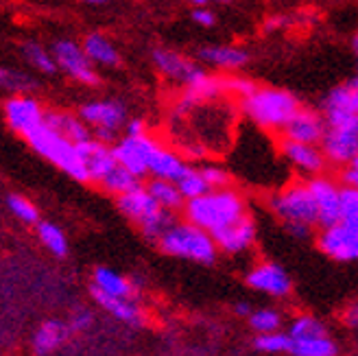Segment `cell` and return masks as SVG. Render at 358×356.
Instances as JSON below:
<instances>
[{
	"label": "cell",
	"instance_id": "obj_2",
	"mask_svg": "<svg viewBox=\"0 0 358 356\" xmlns=\"http://www.w3.org/2000/svg\"><path fill=\"white\" fill-rule=\"evenodd\" d=\"M243 114L252 120L256 127L264 131H280L289 124V120L301 110L295 94L282 87H258V90L241 101Z\"/></svg>",
	"mask_w": 358,
	"mask_h": 356
},
{
	"label": "cell",
	"instance_id": "obj_40",
	"mask_svg": "<svg viewBox=\"0 0 358 356\" xmlns=\"http://www.w3.org/2000/svg\"><path fill=\"white\" fill-rule=\"evenodd\" d=\"M341 223L358 229V190L343 186V217Z\"/></svg>",
	"mask_w": 358,
	"mask_h": 356
},
{
	"label": "cell",
	"instance_id": "obj_24",
	"mask_svg": "<svg viewBox=\"0 0 358 356\" xmlns=\"http://www.w3.org/2000/svg\"><path fill=\"white\" fill-rule=\"evenodd\" d=\"M196 57H199L201 64L212 68L238 70L249 62V52L231 44H208L196 50Z\"/></svg>",
	"mask_w": 358,
	"mask_h": 356
},
{
	"label": "cell",
	"instance_id": "obj_28",
	"mask_svg": "<svg viewBox=\"0 0 358 356\" xmlns=\"http://www.w3.org/2000/svg\"><path fill=\"white\" fill-rule=\"evenodd\" d=\"M147 190L151 192V197L157 201V206L166 210V212H179L186 208V199L182 190H179V186L175 182H164V180H151L147 182Z\"/></svg>",
	"mask_w": 358,
	"mask_h": 356
},
{
	"label": "cell",
	"instance_id": "obj_39",
	"mask_svg": "<svg viewBox=\"0 0 358 356\" xmlns=\"http://www.w3.org/2000/svg\"><path fill=\"white\" fill-rule=\"evenodd\" d=\"M201 175H203V180L206 184L210 186V190H221V188H229V182H231V177H229V171L221 164H203L199 166Z\"/></svg>",
	"mask_w": 358,
	"mask_h": 356
},
{
	"label": "cell",
	"instance_id": "obj_11",
	"mask_svg": "<svg viewBox=\"0 0 358 356\" xmlns=\"http://www.w3.org/2000/svg\"><path fill=\"white\" fill-rule=\"evenodd\" d=\"M157 145L159 140L145 134V136H122L112 149L116 155V162L122 169H127L131 175H136L138 180H142V177L149 175V157Z\"/></svg>",
	"mask_w": 358,
	"mask_h": 356
},
{
	"label": "cell",
	"instance_id": "obj_17",
	"mask_svg": "<svg viewBox=\"0 0 358 356\" xmlns=\"http://www.w3.org/2000/svg\"><path fill=\"white\" fill-rule=\"evenodd\" d=\"M328 122L321 112H315L310 108H301L291 120L289 124L282 129V138L284 140H293V142H301V145H315L321 147V140L326 136Z\"/></svg>",
	"mask_w": 358,
	"mask_h": 356
},
{
	"label": "cell",
	"instance_id": "obj_10",
	"mask_svg": "<svg viewBox=\"0 0 358 356\" xmlns=\"http://www.w3.org/2000/svg\"><path fill=\"white\" fill-rule=\"evenodd\" d=\"M3 112L7 127L24 140L38 131L46 120V110L33 97H9L3 103Z\"/></svg>",
	"mask_w": 358,
	"mask_h": 356
},
{
	"label": "cell",
	"instance_id": "obj_12",
	"mask_svg": "<svg viewBox=\"0 0 358 356\" xmlns=\"http://www.w3.org/2000/svg\"><path fill=\"white\" fill-rule=\"evenodd\" d=\"M79 118L87 124L90 131H116L127 124V108L116 99H99L87 101L79 108Z\"/></svg>",
	"mask_w": 358,
	"mask_h": 356
},
{
	"label": "cell",
	"instance_id": "obj_5",
	"mask_svg": "<svg viewBox=\"0 0 358 356\" xmlns=\"http://www.w3.org/2000/svg\"><path fill=\"white\" fill-rule=\"evenodd\" d=\"M27 142L40 157L48 159L52 166L64 171L68 177H73L75 182H81V184L90 182L79 147L75 142H70L68 138H64L62 134H57L55 129H50L48 124H42L38 131H33L27 138Z\"/></svg>",
	"mask_w": 358,
	"mask_h": 356
},
{
	"label": "cell",
	"instance_id": "obj_8",
	"mask_svg": "<svg viewBox=\"0 0 358 356\" xmlns=\"http://www.w3.org/2000/svg\"><path fill=\"white\" fill-rule=\"evenodd\" d=\"M308 188L313 192V199L317 206V215H319V227L326 229L332 225L341 223L343 217V186L338 184L332 177L317 175L313 180H306Z\"/></svg>",
	"mask_w": 358,
	"mask_h": 356
},
{
	"label": "cell",
	"instance_id": "obj_13",
	"mask_svg": "<svg viewBox=\"0 0 358 356\" xmlns=\"http://www.w3.org/2000/svg\"><path fill=\"white\" fill-rule=\"evenodd\" d=\"M280 155L286 159V164L297 171V175L313 180L317 175H324L326 166L330 164L326 153L321 147L315 145H301V142L293 140H280Z\"/></svg>",
	"mask_w": 358,
	"mask_h": 356
},
{
	"label": "cell",
	"instance_id": "obj_48",
	"mask_svg": "<svg viewBox=\"0 0 358 356\" xmlns=\"http://www.w3.org/2000/svg\"><path fill=\"white\" fill-rule=\"evenodd\" d=\"M345 322L354 328H358V304H354L348 313H345Z\"/></svg>",
	"mask_w": 358,
	"mask_h": 356
},
{
	"label": "cell",
	"instance_id": "obj_7",
	"mask_svg": "<svg viewBox=\"0 0 358 356\" xmlns=\"http://www.w3.org/2000/svg\"><path fill=\"white\" fill-rule=\"evenodd\" d=\"M321 151L326 153L332 166L345 169L358 157V116L328 124L321 140Z\"/></svg>",
	"mask_w": 358,
	"mask_h": 356
},
{
	"label": "cell",
	"instance_id": "obj_21",
	"mask_svg": "<svg viewBox=\"0 0 358 356\" xmlns=\"http://www.w3.org/2000/svg\"><path fill=\"white\" fill-rule=\"evenodd\" d=\"M188 169H190V164H186V159L177 151L164 147L162 142L153 149V153L149 157V177L151 180H164V182L177 184Z\"/></svg>",
	"mask_w": 358,
	"mask_h": 356
},
{
	"label": "cell",
	"instance_id": "obj_37",
	"mask_svg": "<svg viewBox=\"0 0 358 356\" xmlns=\"http://www.w3.org/2000/svg\"><path fill=\"white\" fill-rule=\"evenodd\" d=\"M291 343L293 339L289 336V332H271V334H256L254 339V348L262 354H289L291 352Z\"/></svg>",
	"mask_w": 358,
	"mask_h": 356
},
{
	"label": "cell",
	"instance_id": "obj_20",
	"mask_svg": "<svg viewBox=\"0 0 358 356\" xmlns=\"http://www.w3.org/2000/svg\"><path fill=\"white\" fill-rule=\"evenodd\" d=\"M256 236H258L256 221L247 215L238 223L225 227L219 234H214L212 238H214V243H217L219 252H223L227 256H236V254L247 252V249L256 243Z\"/></svg>",
	"mask_w": 358,
	"mask_h": 356
},
{
	"label": "cell",
	"instance_id": "obj_29",
	"mask_svg": "<svg viewBox=\"0 0 358 356\" xmlns=\"http://www.w3.org/2000/svg\"><path fill=\"white\" fill-rule=\"evenodd\" d=\"M20 55L31 68H35L42 75H55L59 70L55 57H52V50L44 48L40 42H35V40H24L20 44Z\"/></svg>",
	"mask_w": 358,
	"mask_h": 356
},
{
	"label": "cell",
	"instance_id": "obj_52",
	"mask_svg": "<svg viewBox=\"0 0 358 356\" xmlns=\"http://www.w3.org/2000/svg\"><path fill=\"white\" fill-rule=\"evenodd\" d=\"M83 3H92V5H101V3H107V0H83Z\"/></svg>",
	"mask_w": 358,
	"mask_h": 356
},
{
	"label": "cell",
	"instance_id": "obj_53",
	"mask_svg": "<svg viewBox=\"0 0 358 356\" xmlns=\"http://www.w3.org/2000/svg\"><path fill=\"white\" fill-rule=\"evenodd\" d=\"M217 3H223V5H227V3H231V0H217Z\"/></svg>",
	"mask_w": 358,
	"mask_h": 356
},
{
	"label": "cell",
	"instance_id": "obj_22",
	"mask_svg": "<svg viewBox=\"0 0 358 356\" xmlns=\"http://www.w3.org/2000/svg\"><path fill=\"white\" fill-rule=\"evenodd\" d=\"M70 334L73 332L68 328V322H62V319H46V322H42L31 334V350L35 356H48L52 352H57L70 339Z\"/></svg>",
	"mask_w": 358,
	"mask_h": 356
},
{
	"label": "cell",
	"instance_id": "obj_46",
	"mask_svg": "<svg viewBox=\"0 0 358 356\" xmlns=\"http://www.w3.org/2000/svg\"><path fill=\"white\" fill-rule=\"evenodd\" d=\"M286 24H291V17H286V15H268L266 20H264V31H278Z\"/></svg>",
	"mask_w": 358,
	"mask_h": 356
},
{
	"label": "cell",
	"instance_id": "obj_34",
	"mask_svg": "<svg viewBox=\"0 0 358 356\" xmlns=\"http://www.w3.org/2000/svg\"><path fill=\"white\" fill-rule=\"evenodd\" d=\"M7 210H9V215L15 219V221H20L22 225H38L42 219H40V210L38 206H35L31 199H27L24 194H7Z\"/></svg>",
	"mask_w": 358,
	"mask_h": 356
},
{
	"label": "cell",
	"instance_id": "obj_26",
	"mask_svg": "<svg viewBox=\"0 0 358 356\" xmlns=\"http://www.w3.org/2000/svg\"><path fill=\"white\" fill-rule=\"evenodd\" d=\"M44 124H48L50 129H55L57 134H62L70 142H75V145H81V142L92 138V131H90L87 124L79 118V114H73V112L46 110Z\"/></svg>",
	"mask_w": 358,
	"mask_h": 356
},
{
	"label": "cell",
	"instance_id": "obj_3",
	"mask_svg": "<svg viewBox=\"0 0 358 356\" xmlns=\"http://www.w3.org/2000/svg\"><path fill=\"white\" fill-rule=\"evenodd\" d=\"M116 206L120 210V215L127 217L131 223H136L140 227L142 236L153 243H159V238H162L175 223L173 212L159 208L157 201L151 197V192L147 190V186H142V184L134 188L131 192L116 197Z\"/></svg>",
	"mask_w": 358,
	"mask_h": 356
},
{
	"label": "cell",
	"instance_id": "obj_42",
	"mask_svg": "<svg viewBox=\"0 0 358 356\" xmlns=\"http://www.w3.org/2000/svg\"><path fill=\"white\" fill-rule=\"evenodd\" d=\"M258 90V85L252 79H245V77H225V92L227 94H234L241 101L252 97Z\"/></svg>",
	"mask_w": 358,
	"mask_h": 356
},
{
	"label": "cell",
	"instance_id": "obj_4",
	"mask_svg": "<svg viewBox=\"0 0 358 356\" xmlns=\"http://www.w3.org/2000/svg\"><path fill=\"white\" fill-rule=\"evenodd\" d=\"M268 210L273 212L284 225L289 227H319V215L313 199V192L308 188L306 180H295L284 184L278 192L268 197Z\"/></svg>",
	"mask_w": 358,
	"mask_h": 356
},
{
	"label": "cell",
	"instance_id": "obj_41",
	"mask_svg": "<svg viewBox=\"0 0 358 356\" xmlns=\"http://www.w3.org/2000/svg\"><path fill=\"white\" fill-rule=\"evenodd\" d=\"M92 324H94V313L90 311V308H85V306L75 308L73 313H70V317H68V328H70V332H73V334L87 332L90 328H92Z\"/></svg>",
	"mask_w": 358,
	"mask_h": 356
},
{
	"label": "cell",
	"instance_id": "obj_38",
	"mask_svg": "<svg viewBox=\"0 0 358 356\" xmlns=\"http://www.w3.org/2000/svg\"><path fill=\"white\" fill-rule=\"evenodd\" d=\"M177 186H179V190H182V194H184V199H186V201L199 199V197H203L206 192H210V186L206 184L201 171H199V169H194V166H190V169L184 173V177L177 182Z\"/></svg>",
	"mask_w": 358,
	"mask_h": 356
},
{
	"label": "cell",
	"instance_id": "obj_27",
	"mask_svg": "<svg viewBox=\"0 0 358 356\" xmlns=\"http://www.w3.org/2000/svg\"><path fill=\"white\" fill-rule=\"evenodd\" d=\"M81 46H83L85 55L90 57L92 64L107 66V68H114L120 64V55H118L116 46L101 33H87L81 42Z\"/></svg>",
	"mask_w": 358,
	"mask_h": 356
},
{
	"label": "cell",
	"instance_id": "obj_15",
	"mask_svg": "<svg viewBox=\"0 0 358 356\" xmlns=\"http://www.w3.org/2000/svg\"><path fill=\"white\" fill-rule=\"evenodd\" d=\"M317 247L336 262H354L358 260V229L345 223L326 227L317 234Z\"/></svg>",
	"mask_w": 358,
	"mask_h": 356
},
{
	"label": "cell",
	"instance_id": "obj_23",
	"mask_svg": "<svg viewBox=\"0 0 358 356\" xmlns=\"http://www.w3.org/2000/svg\"><path fill=\"white\" fill-rule=\"evenodd\" d=\"M90 295H92L94 304L105 311L107 315H112L114 319H118L120 324L124 326H142V319H145V315H142L140 306L136 304V299H124V297H112V295H105V293H99L94 289H90Z\"/></svg>",
	"mask_w": 358,
	"mask_h": 356
},
{
	"label": "cell",
	"instance_id": "obj_16",
	"mask_svg": "<svg viewBox=\"0 0 358 356\" xmlns=\"http://www.w3.org/2000/svg\"><path fill=\"white\" fill-rule=\"evenodd\" d=\"M151 59H153V66L157 68L159 75L182 83L184 87L206 75V70L199 64L188 59L186 55H182V52L171 50V48H153Z\"/></svg>",
	"mask_w": 358,
	"mask_h": 356
},
{
	"label": "cell",
	"instance_id": "obj_30",
	"mask_svg": "<svg viewBox=\"0 0 358 356\" xmlns=\"http://www.w3.org/2000/svg\"><path fill=\"white\" fill-rule=\"evenodd\" d=\"M0 85H3V90L9 92L11 97H31L33 90H38V81L31 75L15 68H7V66L0 68Z\"/></svg>",
	"mask_w": 358,
	"mask_h": 356
},
{
	"label": "cell",
	"instance_id": "obj_33",
	"mask_svg": "<svg viewBox=\"0 0 358 356\" xmlns=\"http://www.w3.org/2000/svg\"><path fill=\"white\" fill-rule=\"evenodd\" d=\"M291 356H336L338 346L332 336H321V339H293Z\"/></svg>",
	"mask_w": 358,
	"mask_h": 356
},
{
	"label": "cell",
	"instance_id": "obj_19",
	"mask_svg": "<svg viewBox=\"0 0 358 356\" xmlns=\"http://www.w3.org/2000/svg\"><path fill=\"white\" fill-rule=\"evenodd\" d=\"M79 147V153L83 157V164H85V171H87V177H90V182H94V184H101L107 175H110L118 162H116V155H114V149L112 147H107L103 145V142L94 140V138H90L85 142H81Z\"/></svg>",
	"mask_w": 358,
	"mask_h": 356
},
{
	"label": "cell",
	"instance_id": "obj_50",
	"mask_svg": "<svg viewBox=\"0 0 358 356\" xmlns=\"http://www.w3.org/2000/svg\"><path fill=\"white\" fill-rule=\"evenodd\" d=\"M188 3H192L194 9H196V7H206V5H208V0H188Z\"/></svg>",
	"mask_w": 358,
	"mask_h": 356
},
{
	"label": "cell",
	"instance_id": "obj_32",
	"mask_svg": "<svg viewBox=\"0 0 358 356\" xmlns=\"http://www.w3.org/2000/svg\"><path fill=\"white\" fill-rule=\"evenodd\" d=\"M291 339H321V336H330L328 326L315 315H297L289 326Z\"/></svg>",
	"mask_w": 358,
	"mask_h": 356
},
{
	"label": "cell",
	"instance_id": "obj_14",
	"mask_svg": "<svg viewBox=\"0 0 358 356\" xmlns=\"http://www.w3.org/2000/svg\"><path fill=\"white\" fill-rule=\"evenodd\" d=\"M245 282L252 291L268 295V297H278V299L291 295L293 291V282H291V276L286 273V269H282L280 264L268 262V260L254 264L252 269L245 273Z\"/></svg>",
	"mask_w": 358,
	"mask_h": 356
},
{
	"label": "cell",
	"instance_id": "obj_44",
	"mask_svg": "<svg viewBox=\"0 0 358 356\" xmlns=\"http://www.w3.org/2000/svg\"><path fill=\"white\" fill-rule=\"evenodd\" d=\"M192 20L199 24V27H214V22H217V15H214L210 9L206 7H196L192 11Z\"/></svg>",
	"mask_w": 358,
	"mask_h": 356
},
{
	"label": "cell",
	"instance_id": "obj_49",
	"mask_svg": "<svg viewBox=\"0 0 358 356\" xmlns=\"http://www.w3.org/2000/svg\"><path fill=\"white\" fill-rule=\"evenodd\" d=\"M352 52H354L356 64H358V31L354 33V38H352Z\"/></svg>",
	"mask_w": 358,
	"mask_h": 356
},
{
	"label": "cell",
	"instance_id": "obj_25",
	"mask_svg": "<svg viewBox=\"0 0 358 356\" xmlns=\"http://www.w3.org/2000/svg\"><path fill=\"white\" fill-rule=\"evenodd\" d=\"M92 289L112 297H124L134 299V295L140 291V284L134 278H124L110 266H96L92 273Z\"/></svg>",
	"mask_w": 358,
	"mask_h": 356
},
{
	"label": "cell",
	"instance_id": "obj_43",
	"mask_svg": "<svg viewBox=\"0 0 358 356\" xmlns=\"http://www.w3.org/2000/svg\"><path fill=\"white\" fill-rule=\"evenodd\" d=\"M341 182H343V186L356 188V190H358V157L354 159V162H352L350 166H345V169L341 171Z\"/></svg>",
	"mask_w": 358,
	"mask_h": 356
},
{
	"label": "cell",
	"instance_id": "obj_51",
	"mask_svg": "<svg viewBox=\"0 0 358 356\" xmlns=\"http://www.w3.org/2000/svg\"><path fill=\"white\" fill-rule=\"evenodd\" d=\"M348 81H350L352 85H356V87H358V66H356V73H354V77H352V79H348Z\"/></svg>",
	"mask_w": 358,
	"mask_h": 356
},
{
	"label": "cell",
	"instance_id": "obj_47",
	"mask_svg": "<svg viewBox=\"0 0 358 356\" xmlns=\"http://www.w3.org/2000/svg\"><path fill=\"white\" fill-rule=\"evenodd\" d=\"M254 311L256 308H252V304H249V301H238V304H234V315L236 317H243V319H249Z\"/></svg>",
	"mask_w": 358,
	"mask_h": 356
},
{
	"label": "cell",
	"instance_id": "obj_35",
	"mask_svg": "<svg viewBox=\"0 0 358 356\" xmlns=\"http://www.w3.org/2000/svg\"><path fill=\"white\" fill-rule=\"evenodd\" d=\"M105 192H110V194H114V197H120V194H127V192H131L134 188H138L140 186V180L136 175H131L127 169H122L120 164L105 177V180L99 184Z\"/></svg>",
	"mask_w": 358,
	"mask_h": 356
},
{
	"label": "cell",
	"instance_id": "obj_18",
	"mask_svg": "<svg viewBox=\"0 0 358 356\" xmlns=\"http://www.w3.org/2000/svg\"><path fill=\"white\" fill-rule=\"evenodd\" d=\"M321 114H324L326 122H341L348 118L358 116V87L350 81L332 87V90L321 101Z\"/></svg>",
	"mask_w": 358,
	"mask_h": 356
},
{
	"label": "cell",
	"instance_id": "obj_1",
	"mask_svg": "<svg viewBox=\"0 0 358 356\" xmlns=\"http://www.w3.org/2000/svg\"><path fill=\"white\" fill-rule=\"evenodd\" d=\"M184 217L192 225L206 229L208 234L214 236L247 217V199L231 186L210 190L199 199L186 201Z\"/></svg>",
	"mask_w": 358,
	"mask_h": 356
},
{
	"label": "cell",
	"instance_id": "obj_36",
	"mask_svg": "<svg viewBox=\"0 0 358 356\" xmlns=\"http://www.w3.org/2000/svg\"><path fill=\"white\" fill-rule=\"evenodd\" d=\"M247 324L252 326L256 334H271L282 328V315L275 308H256L252 317L247 319Z\"/></svg>",
	"mask_w": 358,
	"mask_h": 356
},
{
	"label": "cell",
	"instance_id": "obj_6",
	"mask_svg": "<svg viewBox=\"0 0 358 356\" xmlns=\"http://www.w3.org/2000/svg\"><path fill=\"white\" fill-rule=\"evenodd\" d=\"M157 247L166 256L199 262V264H212L219 254V247L214 243L212 234L192 225L190 221H182V223L175 221L169 232L159 238Z\"/></svg>",
	"mask_w": 358,
	"mask_h": 356
},
{
	"label": "cell",
	"instance_id": "obj_45",
	"mask_svg": "<svg viewBox=\"0 0 358 356\" xmlns=\"http://www.w3.org/2000/svg\"><path fill=\"white\" fill-rule=\"evenodd\" d=\"M147 131V122L142 118H129L124 124V136H145Z\"/></svg>",
	"mask_w": 358,
	"mask_h": 356
},
{
	"label": "cell",
	"instance_id": "obj_9",
	"mask_svg": "<svg viewBox=\"0 0 358 356\" xmlns=\"http://www.w3.org/2000/svg\"><path fill=\"white\" fill-rule=\"evenodd\" d=\"M50 50L59 70H64L70 79H75L81 85H99L101 79L94 70V64L90 62L81 44L73 40H57L52 42Z\"/></svg>",
	"mask_w": 358,
	"mask_h": 356
},
{
	"label": "cell",
	"instance_id": "obj_31",
	"mask_svg": "<svg viewBox=\"0 0 358 356\" xmlns=\"http://www.w3.org/2000/svg\"><path fill=\"white\" fill-rule=\"evenodd\" d=\"M35 234H38L40 243L48 249L52 256L64 258L68 254V238L64 234V229L52 221H40L38 225H35Z\"/></svg>",
	"mask_w": 358,
	"mask_h": 356
}]
</instances>
